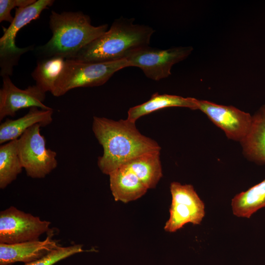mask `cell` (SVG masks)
<instances>
[{
	"mask_svg": "<svg viewBox=\"0 0 265 265\" xmlns=\"http://www.w3.org/2000/svg\"><path fill=\"white\" fill-rule=\"evenodd\" d=\"M18 150V139L0 146V188L4 189L23 170Z\"/></svg>",
	"mask_w": 265,
	"mask_h": 265,
	"instance_id": "d6986e66",
	"label": "cell"
},
{
	"mask_svg": "<svg viewBox=\"0 0 265 265\" xmlns=\"http://www.w3.org/2000/svg\"><path fill=\"white\" fill-rule=\"evenodd\" d=\"M53 0H38L31 4L17 8L13 21L0 38V75L10 76L13 66L17 65L20 56L33 49V46L19 48L16 46L15 38L18 31L32 21L37 19L42 12L51 6Z\"/></svg>",
	"mask_w": 265,
	"mask_h": 265,
	"instance_id": "5b68a950",
	"label": "cell"
},
{
	"mask_svg": "<svg viewBox=\"0 0 265 265\" xmlns=\"http://www.w3.org/2000/svg\"><path fill=\"white\" fill-rule=\"evenodd\" d=\"M231 207L235 215L245 218H249L258 210L265 207V179L235 196Z\"/></svg>",
	"mask_w": 265,
	"mask_h": 265,
	"instance_id": "ac0fdd59",
	"label": "cell"
},
{
	"mask_svg": "<svg viewBox=\"0 0 265 265\" xmlns=\"http://www.w3.org/2000/svg\"><path fill=\"white\" fill-rule=\"evenodd\" d=\"M109 185L115 201L127 203L145 194L148 188L137 176L125 165L108 175Z\"/></svg>",
	"mask_w": 265,
	"mask_h": 265,
	"instance_id": "4fadbf2b",
	"label": "cell"
},
{
	"mask_svg": "<svg viewBox=\"0 0 265 265\" xmlns=\"http://www.w3.org/2000/svg\"><path fill=\"white\" fill-rule=\"evenodd\" d=\"M192 50L190 46L162 50L149 46L133 52L126 59L130 67L140 68L147 78L158 81L168 77L172 66L186 58Z\"/></svg>",
	"mask_w": 265,
	"mask_h": 265,
	"instance_id": "9c48e42d",
	"label": "cell"
},
{
	"mask_svg": "<svg viewBox=\"0 0 265 265\" xmlns=\"http://www.w3.org/2000/svg\"><path fill=\"white\" fill-rule=\"evenodd\" d=\"M35 1L36 0H0V22L6 21L11 23L14 19L11 15V11L14 8L26 7Z\"/></svg>",
	"mask_w": 265,
	"mask_h": 265,
	"instance_id": "7402d4cb",
	"label": "cell"
},
{
	"mask_svg": "<svg viewBox=\"0 0 265 265\" xmlns=\"http://www.w3.org/2000/svg\"><path fill=\"white\" fill-rule=\"evenodd\" d=\"M51 222L11 206L0 212V243L38 240L49 232Z\"/></svg>",
	"mask_w": 265,
	"mask_h": 265,
	"instance_id": "ba28073f",
	"label": "cell"
},
{
	"mask_svg": "<svg viewBox=\"0 0 265 265\" xmlns=\"http://www.w3.org/2000/svg\"><path fill=\"white\" fill-rule=\"evenodd\" d=\"M84 251L81 244L67 247L59 246L41 258L23 265H53L67 257Z\"/></svg>",
	"mask_w": 265,
	"mask_h": 265,
	"instance_id": "44dd1931",
	"label": "cell"
},
{
	"mask_svg": "<svg viewBox=\"0 0 265 265\" xmlns=\"http://www.w3.org/2000/svg\"><path fill=\"white\" fill-rule=\"evenodd\" d=\"M169 107H184L198 109V100L180 96L153 94L147 102L131 107L128 111L127 119L135 122L140 117L159 109Z\"/></svg>",
	"mask_w": 265,
	"mask_h": 265,
	"instance_id": "9a60e30c",
	"label": "cell"
},
{
	"mask_svg": "<svg viewBox=\"0 0 265 265\" xmlns=\"http://www.w3.org/2000/svg\"><path fill=\"white\" fill-rule=\"evenodd\" d=\"M92 131L103 148V155L98 159V166L107 175L135 157L160 151L155 140L141 134L135 123L127 119L115 121L94 116Z\"/></svg>",
	"mask_w": 265,
	"mask_h": 265,
	"instance_id": "6da1fadb",
	"label": "cell"
},
{
	"mask_svg": "<svg viewBox=\"0 0 265 265\" xmlns=\"http://www.w3.org/2000/svg\"><path fill=\"white\" fill-rule=\"evenodd\" d=\"M65 60L58 56L39 59L31 73L35 84L45 92L52 93L63 71Z\"/></svg>",
	"mask_w": 265,
	"mask_h": 265,
	"instance_id": "ffe728a7",
	"label": "cell"
},
{
	"mask_svg": "<svg viewBox=\"0 0 265 265\" xmlns=\"http://www.w3.org/2000/svg\"><path fill=\"white\" fill-rule=\"evenodd\" d=\"M39 124L26 130L18 139L19 157L27 176L45 178L55 169L58 163L56 153L46 147V139L40 133Z\"/></svg>",
	"mask_w": 265,
	"mask_h": 265,
	"instance_id": "8992f818",
	"label": "cell"
},
{
	"mask_svg": "<svg viewBox=\"0 0 265 265\" xmlns=\"http://www.w3.org/2000/svg\"><path fill=\"white\" fill-rule=\"evenodd\" d=\"M172 202L170 216L164 230L173 233L186 224H200L205 214V205L191 185H182L178 182L170 184Z\"/></svg>",
	"mask_w": 265,
	"mask_h": 265,
	"instance_id": "52a82bcc",
	"label": "cell"
},
{
	"mask_svg": "<svg viewBox=\"0 0 265 265\" xmlns=\"http://www.w3.org/2000/svg\"><path fill=\"white\" fill-rule=\"evenodd\" d=\"M198 109L204 113L232 140L241 142L251 128L252 116L234 106L198 100Z\"/></svg>",
	"mask_w": 265,
	"mask_h": 265,
	"instance_id": "30bf717a",
	"label": "cell"
},
{
	"mask_svg": "<svg viewBox=\"0 0 265 265\" xmlns=\"http://www.w3.org/2000/svg\"><path fill=\"white\" fill-rule=\"evenodd\" d=\"M49 27L51 39L36 49L39 59L58 56L73 59L84 47L108 30L107 24L91 25L90 17L81 11H52Z\"/></svg>",
	"mask_w": 265,
	"mask_h": 265,
	"instance_id": "3957f363",
	"label": "cell"
},
{
	"mask_svg": "<svg viewBox=\"0 0 265 265\" xmlns=\"http://www.w3.org/2000/svg\"><path fill=\"white\" fill-rule=\"evenodd\" d=\"M128 67L130 66L126 59L100 63L66 59L63 71L51 93L59 97L75 88L102 85L115 73Z\"/></svg>",
	"mask_w": 265,
	"mask_h": 265,
	"instance_id": "277c9868",
	"label": "cell"
},
{
	"mask_svg": "<svg viewBox=\"0 0 265 265\" xmlns=\"http://www.w3.org/2000/svg\"><path fill=\"white\" fill-rule=\"evenodd\" d=\"M53 235L50 233L43 240L0 243V265H11L16 262L27 264L45 256L59 246L53 239Z\"/></svg>",
	"mask_w": 265,
	"mask_h": 265,
	"instance_id": "7c38bea8",
	"label": "cell"
},
{
	"mask_svg": "<svg viewBox=\"0 0 265 265\" xmlns=\"http://www.w3.org/2000/svg\"><path fill=\"white\" fill-rule=\"evenodd\" d=\"M53 109L44 110L36 107L29 108L28 112L17 119H6L0 125L1 145L18 139L28 129L36 124L42 127L50 125L53 121Z\"/></svg>",
	"mask_w": 265,
	"mask_h": 265,
	"instance_id": "5bb4252c",
	"label": "cell"
},
{
	"mask_svg": "<svg viewBox=\"0 0 265 265\" xmlns=\"http://www.w3.org/2000/svg\"><path fill=\"white\" fill-rule=\"evenodd\" d=\"M134 20L115 19L108 30L84 47L73 60L85 63L116 61L149 46L155 30L148 26L135 24Z\"/></svg>",
	"mask_w": 265,
	"mask_h": 265,
	"instance_id": "7a4b0ae2",
	"label": "cell"
},
{
	"mask_svg": "<svg viewBox=\"0 0 265 265\" xmlns=\"http://www.w3.org/2000/svg\"><path fill=\"white\" fill-rule=\"evenodd\" d=\"M122 165L132 172L148 189L155 188L162 177L160 151L144 153Z\"/></svg>",
	"mask_w": 265,
	"mask_h": 265,
	"instance_id": "e0dca14e",
	"label": "cell"
},
{
	"mask_svg": "<svg viewBox=\"0 0 265 265\" xmlns=\"http://www.w3.org/2000/svg\"><path fill=\"white\" fill-rule=\"evenodd\" d=\"M46 93L36 84L20 89L12 82L9 76L3 77L0 89V121L7 116H15L17 111L23 108L36 107L53 109L44 104Z\"/></svg>",
	"mask_w": 265,
	"mask_h": 265,
	"instance_id": "8fae6325",
	"label": "cell"
},
{
	"mask_svg": "<svg viewBox=\"0 0 265 265\" xmlns=\"http://www.w3.org/2000/svg\"><path fill=\"white\" fill-rule=\"evenodd\" d=\"M241 144L247 159L256 163H265V105L252 116L250 131Z\"/></svg>",
	"mask_w": 265,
	"mask_h": 265,
	"instance_id": "2e32d148",
	"label": "cell"
}]
</instances>
